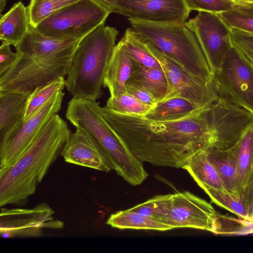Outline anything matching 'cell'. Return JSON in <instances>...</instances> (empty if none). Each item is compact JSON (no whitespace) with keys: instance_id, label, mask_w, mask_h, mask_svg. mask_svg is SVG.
<instances>
[{"instance_id":"cell-2","label":"cell","mask_w":253,"mask_h":253,"mask_svg":"<svg viewBox=\"0 0 253 253\" xmlns=\"http://www.w3.org/2000/svg\"><path fill=\"white\" fill-rule=\"evenodd\" d=\"M71 133L66 122L57 114L54 115L18 160L0 171L1 207L27 203Z\"/></svg>"},{"instance_id":"cell-23","label":"cell","mask_w":253,"mask_h":253,"mask_svg":"<svg viewBox=\"0 0 253 253\" xmlns=\"http://www.w3.org/2000/svg\"><path fill=\"white\" fill-rule=\"evenodd\" d=\"M182 169L189 172L204 190L215 189L227 191L218 172L209 160L206 150L192 156Z\"/></svg>"},{"instance_id":"cell-14","label":"cell","mask_w":253,"mask_h":253,"mask_svg":"<svg viewBox=\"0 0 253 253\" xmlns=\"http://www.w3.org/2000/svg\"><path fill=\"white\" fill-rule=\"evenodd\" d=\"M217 214L211 204L184 191L172 194L168 211L161 222L173 229L192 228L217 234Z\"/></svg>"},{"instance_id":"cell-41","label":"cell","mask_w":253,"mask_h":253,"mask_svg":"<svg viewBox=\"0 0 253 253\" xmlns=\"http://www.w3.org/2000/svg\"><path fill=\"white\" fill-rule=\"evenodd\" d=\"M237 0L253 4V0Z\"/></svg>"},{"instance_id":"cell-31","label":"cell","mask_w":253,"mask_h":253,"mask_svg":"<svg viewBox=\"0 0 253 253\" xmlns=\"http://www.w3.org/2000/svg\"><path fill=\"white\" fill-rule=\"evenodd\" d=\"M204 191L217 205L240 218L251 221L249 211L241 198L226 191L215 189H207Z\"/></svg>"},{"instance_id":"cell-28","label":"cell","mask_w":253,"mask_h":253,"mask_svg":"<svg viewBox=\"0 0 253 253\" xmlns=\"http://www.w3.org/2000/svg\"><path fill=\"white\" fill-rule=\"evenodd\" d=\"M65 87L64 77L36 88L29 96L24 121H27L46 103L56 93Z\"/></svg>"},{"instance_id":"cell-12","label":"cell","mask_w":253,"mask_h":253,"mask_svg":"<svg viewBox=\"0 0 253 253\" xmlns=\"http://www.w3.org/2000/svg\"><path fill=\"white\" fill-rule=\"evenodd\" d=\"M63 91L56 93L17 130L0 144V171L8 168L23 155L44 126L61 108Z\"/></svg>"},{"instance_id":"cell-29","label":"cell","mask_w":253,"mask_h":253,"mask_svg":"<svg viewBox=\"0 0 253 253\" xmlns=\"http://www.w3.org/2000/svg\"><path fill=\"white\" fill-rule=\"evenodd\" d=\"M103 107L120 114L143 117L152 106L125 92L116 96H110Z\"/></svg>"},{"instance_id":"cell-9","label":"cell","mask_w":253,"mask_h":253,"mask_svg":"<svg viewBox=\"0 0 253 253\" xmlns=\"http://www.w3.org/2000/svg\"><path fill=\"white\" fill-rule=\"evenodd\" d=\"M164 70L169 85L165 98H186L202 109L209 107L218 98L212 81L195 76L152 44L144 42Z\"/></svg>"},{"instance_id":"cell-10","label":"cell","mask_w":253,"mask_h":253,"mask_svg":"<svg viewBox=\"0 0 253 253\" xmlns=\"http://www.w3.org/2000/svg\"><path fill=\"white\" fill-rule=\"evenodd\" d=\"M212 148L227 149L233 146L253 123V113L219 98L205 109Z\"/></svg>"},{"instance_id":"cell-24","label":"cell","mask_w":253,"mask_h":253,"mask_svg":"<svg viewBox=\"0 0 253 253\" xmlns=\"http://www.w3.org/2000/svg\"><path fill=\"white\" fill-rule=\"evenodd\" d=\"M128 80L142 85L157 102L164 100L169 91L168 81L162 68H148L134 61L133 70Z\"/></svg>"},{"instance_id":"cell-22","label":"cell","mask_w":253,"mask_h":253,"mask_svg":"<svg viewBox=\"0 0 253 253\" xmlns=\"http://www.w3.org/2000/svg\"><path fill=\"white\" fill-rule=\"evenodd\" d=\"M203 109L186 98L173 97L157 102L143 117L154 122L175 121L193 115Z\"/></svg>"},{"instance_id":"cell-15","label":"cell","mask_w":253,"mask_h":253,"mask_svg":"<svg viewBox=\"0 0 253 253\" xmlns=\"http://www.w3.org/2000/svg\"><path fill=\"white\" fill-rule=\"evenodd\" d=\"M107 10L155 23H185L190 12L184 0H123L111 5Z\"/></svg>"},{"instance_id":"cell-34","label":"cell","mask_w":253,"mask_h":253,"mask_svg":"<svg viewBox=\"0 0 253 253\" xmlns=\"http://www.w3.org/2000/svg\"><path fill=\"white\" fill-rule=\"evenodd\" d=\"M229 29L253 34V8L217 14Z\"/></svg>"},{"instance_id":"cell-4","label":"cell","mask_w":253,"mask_h":253,"mask_svg":"<svg viewBox=\"0 0 253 253\" xmlns=\"http://www.w3.org/2000/svg\"><path fill=\"white\" fill-rule=\"evenodd\" d=\"M118 34L115 28L102 24L80 40L65 80L73 98L96 101L101 97Z\"/></svg>"},{"instance_id":"cell-20","label":"cell","mask_w":253,"mask_h":253,"mask_svg":"<svg viewBox=\"0 0 253 253\" xmlns=\"http://www.w3.org/2000/svg\"><path fill=\"white\" fill-rule=\"evenodd\" d=\"M30 27L28 8L18 1L5 14H0V40L16 46Z\"/></svg>"},{"instance_id":"cell-6","label":"cell","mask_w":253,"mask_h":253,"mask_svg":"<svg viewBox=\"0 0 253 253\" xmlns=\"http://www.w3.org/2000/svg\"><path fill=\"white\" fill-rule=\"evenodd\" d=\"M79 42L43 57L30 58L18 54L13 66L0 76V91L30 94L38 87L64 77L70 70Z\"/></svg>"},{"instance_id":"cell-37","label":"cell","mask_w":253,"mask_h":253,"mask_svg":"<svg viewBox=\"0 0 253 253\" xmlns=\"http://www.w3.org/2000/svg\"><path fill=\"white\" fill-rule=\"evenodd\" d=\"M10 45L2 42L0 47V76L8 71L18 58V53L12 51Z\"/></svg>"},{"instance_id":"cell-7","label":"cell","mask_w":253,"mask_h":253,"mask_svg":"<svg viewBox=\"0 0 253 253\" xmlns=\"http://www.w3.org/2000/svg\"><path fill=\"white\" fill-rule=\"evenodd\" d=\"M110 13L93 0H79L52 13L34 28L54 39L81 40L105 24Z\"/></svg>"},{"instance_id":"cell-33","label":"cell","mask_w":253,"mask_h":253,"mask_svg":"<svg viewBox=\"0 0 253 253\" xmlns=\"http://www.w3.org/2000/svg\"><path fill=\"white\" fill-rule=\"evenodd\" d=\"M171 196L172 194L157 195L129 209L161 222L168 211Z\"/></svg>"},{"instance_id":"cell-38","label":"cell","mask_w":253,"mask_h":253,"mask_svg":"<svg viewBox=\"0 0 253 253\" xmlns=\"http://www.w3.org/2000/svg\"><path fill=\"white\" fill-rule=\"evenodd\" d=\"M241 199L247 208L251 217L253 211V171L243 192Z\"/></svg>"},{"instance_id":"cell-39","label":"cell","mask_w":253,"mask_h":253,"mask_svg":"<svg viewBox=\"0 0 253 253\" xmlns=\"http://www.w3.org/2000/svg\"><path fill=\"white\" fill-rule=\"evenodd\" d=\"M107 10L108 7L113 3L123 0H93Z\"/></svg>"},{"instance_id":"cell-30","label":"cell","mask_w":253,"mask_h":253,"mask_svg":"<svg viewBox=\"0 0 253 253\" xmlns=\"http://www.w3.org/2000/svg\"><path fill=\"white\" fill-rule=\"evenodd\" d=\"M191 11H206L216 14L253 8V4L237 0H184Z\"/></svg>"},{"instance_id":"cell-26","label":"cell","mask_w":253,"mask_h":253,"mask_svg":"<svg viewBox=\"0 0 253 253\" xmlns=\"http://www.w3.org/2000/svg\"><path fill=\"white\" fill-rule=\"evenodd\" d=\"M106 223L121 229L153 230L167 231L173 229L170 226L158 220L144 216L129 209L110 215Z\"/></svg>"},{"instance_id":"cell-11","label":"cell","mask_w":253,"mask_h":253,"mask_svg":"<svg viewBox=\"0 0 253 253\" xmlns=\"http://www.w3.org/2000/svg\"><path fill=\"white\" fill-rule=\"evenodd\" d=\"M185 24L195 35L213 74L232 47L230 29L217 14L206 11H198Z\"/></svg>"},{"instance_id":"cell-18","label":"cell","mask_w":253,"mask_h":253,"mask_svg":"<svg viewBox=\"0 0 253 253\" xmlns=\"http://www.w3.org/2000/svg\"><path fill=\"white\" fill-rule=\"evenodd\" d=\"M29 94L0 91V144L23 124Z\"/></svg>"},{"instance_id":"cell-3","label":"cell","mask_w":253,"mask_h":253,"mask_svg":"<svg viewBox=\"0 0 253 253\" xmlns=\"http://www.w3.org/2000/svg\"><path fill=\"white\" fill-rule=\"evenodd\" d=\"M65 116L76 128L84 131L93 139L112 169L127 182L137 186L147 178L142 162L109 124L96 101L73 98L68 104Z\"/></svg>"},{"instance_id":"cell-21","label":"cell","mask_w":253,"mask_h":253,"mask_svg":"<svg viewBox=\"0 0 253 253\" xmlns=\"http://www.w3.org/2000/svg\"><path fill=\"white\" fill-rule=\"evenodd\" d=\"M209 160L218 172L226 191L240 198L238 192V164L234 146L227 149L206 150Z\"/></svg>"},{"instance_id":"cell-13","label":"cell","mask_w":253,"mask_h":253,"mask_svg":"<svg viewBox=\"0 0 253 253\" xmlns=\"http://www.w3.org/2000/svg\"><path fill=\"white\" fill-rule=\"evenodd\" d=\"M54 211L42 203L32 208H1L0 233L2 237H35L44 229H62L63 222L53 217Z\"/></svg>"},{"instance_id":"cell-43","label":"cell","mask_w":253,"mask_h":253,"mask_svg":"<svg viewBox=\"0 0 253 253\" xmlns=\"http://www.w3.org/2000/svg\"><path fill=\"white\" fill-rule=\"evenodd\" d=\"M249 61H250V62L251 63V64L252 65V67H253V60H249Z\"/></svg>"},{"instance_id":"cell-40","label":"cell","mask_w":253,"mask_h":253,"mask_svg":"<svg viewBox=\"0 0 253 253\" xmlns=\"http://www.w3.org/2000/svg\"><path fill=\"white\" fill-rule=\"evenodd\" d=\"M7 0H0V12L1 14L2 12L4 9Z\"/></svg>"},{"instance_id":"cell-19","label":"cell","mask_w":253,"mask_h":253,"mask_svg":"<svg viewBox=\"0 0 253 253\" xmlns=\"http://www.w3.org/2000/svg\"><path fill=\"white\" fill-rule=\"evenodd\" d=\"M81 40H62L52 38L30 27L28 32L15 46L18 54L22 56L37 58L45 57L79 42Z\"/></svg>"},{"instance_id":"cell-32","label":"cell","mask_w":253,"mask_h":253,"mask_svg":"<svg viewBox=\"0 0 253 253\" xmlns=\"http://www.w3.org/2000/svg\"><path fill=\"white\" fill-rule=\"evenodd\" d=\"M79 0H31L27 7L31 26L35 28L52 13Z\"/></svg>"},{"instance_id":"cell-36","label":"cell","mask_w":253,"mask_h":253,"mask_svg":"<svg viewBox=\"0 0 253 253\" xmlns=\"http://www.w3.org/2000/svg\"><path fill=\"white\" fill-rule=\"evenodd\" d=\"M125 91L143 103L152 107L157 102L145 88L133 81H127L125 85Z\"/></svg>"},{"instance_id":"cell-25","label":"cell","mask_w":253,"mask_h":253,"mask_svg":"<svg viewBox=\"0 0 253 253\" xmlns=\"http://www.w3.org/2000/svg\"><path fill=\"white\" fill-rule=\"evenodd\" d=\"M234 146L237 159L238 192L241 199L253 171V123Z\"/></svg>"},{"instance_id":"cell-8","label":"cell","mask_w":253,"mask_h":253,"mask_svg":"<svg viewBox=\"0 0 253 253\" xmlns=\"http://www.w3.org/2000/svg\"><path fill=\"white\" fill-rule=\"evenodd\" d=\"M212 82L219 98L253 113V67L235 48L228 51Z\"/></svg>"},{"instance_id":"cell-5","label":"cell","mask_w":253,"mask_h":253,"mask_svg":"<svg viewBox=\"0 0 253 253\" xmlns=\"http://www.w3.org/2000/svg\"><path fill=\"white\" fill-rule=\"evenodd\" d=\"M131 28L191 74L212 81L213 73L194 34L185 23H155L128 18Z\"/></svg>"},{"instance_id":"cell-16","label":"cell","mask_w":253,"mask_h":253,"mask_svg":"<svg viewBox=\"0 0 253 253\" xmlns=\"http://www.w3.org/2000/svg\"><path fill=\"white\" fill-rule=\"evenodd\" d=\"M67 163L109 172L111 166L98 146L84 131L76 128L71 133L60 154Z\"/></svg>"},{"instance_id":"cell-27","label":"cell","mask_w":253,"mask_h":253,"mask_svg":"<svg viewBox=\"0 0 253 253\" xmlns=\"http://www.w3.org/2000/svg\"><path fill=\"white\" fill-rule=\"evenodd\" d=\"M122 40L135 62L148 68H162L158 60L148 50L144 42L131 28L126 29Z\"/></svg>"},{"instance_id":"cell-35","label":"cell","mask_w":253,"mask_h":253,"mask_svg":"<svg viewBox=\"0 0 253 253\" xmlns=\"http://www.w3.org/2000/svg\"><path fill=\"white\" fill-rule=\"evenodd\" d=\"M230 29L232 47L237 49L249 60H253V34L234 29Z\"/></svg>"},{"instance_id":"cell-42","label":"cell","mask_w":253,"mask_h":253,"mask_svg":"<svg viewBox=\"0 0 253 253\" xmlns=\"http://www.w3.org/2000/svg\"><path fill=\"white\" fill-rule=\"evenodd\" d=\"M250 219L251 221L253 222V211L251 215Z\"/></svg>"},{"instance_id":"cell-17","label":"cell","mask_w":253,"mask_h":253,"mask_svg":"<svg viewBox=\"0 0 253 253\" xmlns=\"http://www.w3.org/2000/svg\"><path fill=\"white\" fill-rule=\"evenodd\" d=\"M134 61L121 39L116 44L109 61L103 86L107 87L110 96L123 94L125 85L133 70Z\"/></svg>"},{"instance_id":"cell-1","label":"cell","mask_w":253,"mask_h":253,"mask_svg":"<svg viewBox=\"0 0 253 253\" xmlns=\"http://www.w3.org/2000/svg\"><path fill=\"white\" fill-rule=\"evenodd\" d=\"M102 110L112 128L141 162L182 169L194 155L213 146L205 108L186 118L166 122Z\"/></svg>"}]
</instances>
